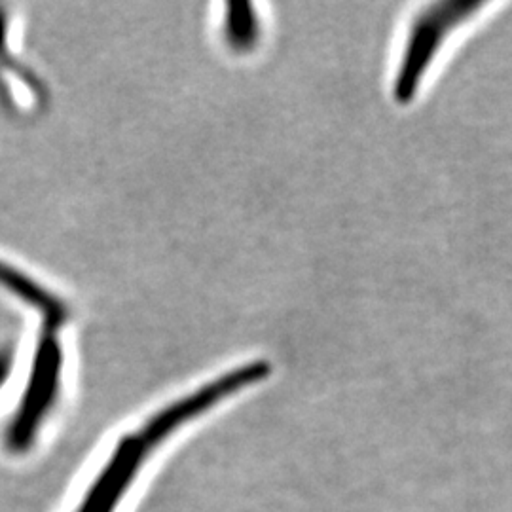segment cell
I'll list each match as a JSON object with an SVG mask.
<instances>
[{"label": "cell", "mask_w": 512, "mask_h": 512, "mask_svg": "<svg viewBox=\"0 0 512 512\" xmlns=\"http://www.w3.org/2000/svg\"><path fill=\"white\" fill-rule=\"evenodd\" d=\"M272 372L268 361H251L220 374L209 384L167 404L158 414L150 416L143 427L122 437L109 461L93 480L76 512H114L128 494L139 469L147 463L150 454L165 440L175 435L188 421L200 418L213 406L234 397L239 391L264 382Z\"/></svg>", "instance_id": "obj_1"}, {"label": "cell", "mask_w": 512, "mask_h": 512, "mask_svg": "<svg viewBox=\"0 0 512 512\" xmlns=\"http://www.w3.org/2000/svg\"><path fill=\"white\" fill-rule=\"evenodd\" d=\"M57 330L42 325L23 399L6 431V446L14 454H23L35 444L42 423L57 403L65 365V353Z\"/></svg>", "instance_id": "obj_2"}, {"label": "cell", "mask_w": 512, "mask_h": 512, "mask_svg": "<svg viewBox=\"0 0 512 512\" xmlns=\"http://www.w3.org/2000/svg\"><path fill=\"white\" fill-rule=\"evenodd\" d=\"M0 287L8 293L18 296L25 304L42 315V325L63 329L69 321V306L57 296L40 285L33 277L23 274L18 268L0 260Z\"/></svg>", "instance_id": "obj_3"}, {"label": "cell", "mask_w": 512, "mask_h": 512, "mask_svg": "<svg viewBox=\"0 0 512 512\" xmlns=\"http://www.w3.org/2000/svg\"><path fill=\"white\" fill-rule=\"evenodd\" d=\"M224 40L238 54L253 52L260 42V19L251 2H226L224 6Z\"/></svg>", "instance_id": "obj_4"}, {"label": "cell", "mask_w": 512, "mask_h": 512, "mask_svg": "<svg viewBox=\"0 0 512 512\" xmlns=\"http://www.w3.org/2000/svg\"><path fill=\"white\" fill-rule=\"evenodd\" d=\"M12 370V353L10 349H0V387L6 384Z\"/></svg>", "instance_id": "obj_5"}, {"label": "cell", "mask_w": 512, "mask_h": 512, "mask_svg": "<svg viewBox=\"0 0 512 512\" xmlns=\"http://www.w3.org/2000/svg\"><path fill=\"white\" fill-rule=\"evenodd\" d=\"M4 42H6V18L0 12V50H2Z\"/></svg>", "instance_id": "obj_6"}]
</instances>
